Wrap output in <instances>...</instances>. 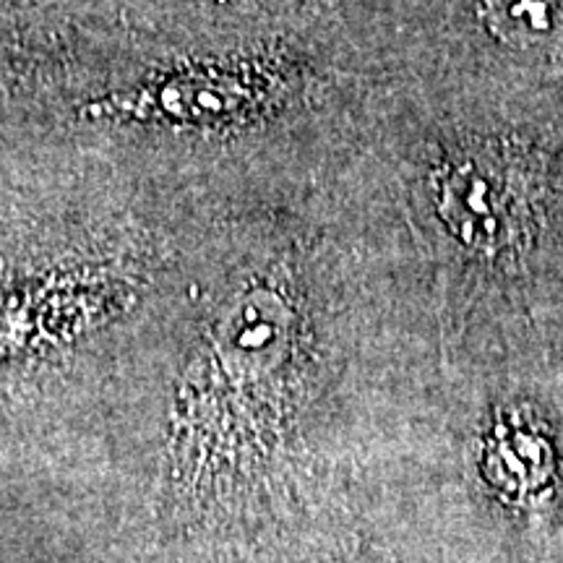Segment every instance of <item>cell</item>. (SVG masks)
I'll return each mask as SVG.
<instances>
[{"label":"cell","mask_w":563,"mask_h":563,"mask_svg":"<svg viewBox=\"0 0 563 563\" xmlns=\"http://www.w3.org/2000/svg\"><path fill=\"white\" fill-rule=\"evenodd\" d=\"M548 131H439L394 162L443 290H522L563 269V144Z\"/></svg>","instance_id":"1"},{"label":"cell","mask_w":563,"mask_h":563,"mask_svg":"<svg viewBox=\"0 0 563 563\" xmlns=\"http://www.w3.org/2000/svg\"><path fill=\"white\" fill-rule=\"evenodd\" d=\"M245 74L230 70H203L180 79L152 81L131 95L112 102L115 112L141 121L167 118V121H217L230 118L253 104V84L241 79Z\"/></svg>","instance_id":"2"}]
</instances>
